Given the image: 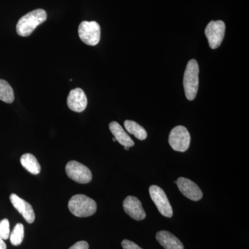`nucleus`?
I'll list each match as a JSON object with an SVG mask.
<instances>
[{
    "instance_id": "nucleus-17",
    "label": "nucleus",
    "mask_w": 249,
    "mask_h": 249,
    "mask_svg": "<svg viewBox=\"0 0 249 249\" xmlns=\"http://www.w3.org/2000/svg\"><path fill=\"white\" fill-rule=\"evenodd\" d=\"M15 99L14 91L7 81L0 79V101L12 103Z\"/></svg>"
},
{
    "instance_id": "nucleus-21",
    "label": "nucleus",
    "mask_w": 249,
    "mask_h": 249,
    "mask_svg": "<svg viewBox=\"0 0 249 249\" xmlns=\"http://www.w3.org/2000/svg\"><path fill=\"white\" fill-rule=\"evenodd\" d=\"M69 249H89V244L85 241H80L71 246Z\"/></svg>"
},
{
    "instance_id": "nucleus-13",
    "label": "nucleus",
    "mask_w": 249,
    "mask_h": 249,
    "mask_svg": "<svg viewBox=\"0 0 249 249\" xmlns=\"http://www.w3.org/2000/svg\"><path fill=\"white\" fill-rule=\"evenodd\" d=\"M156 238L165 249H184L182 242L169 231H160L157 232Z\"/></svg>"
},
{
    "instance_id": "nucleus-18",
    "label": "nucleus",
    "mask_w": 249,
    "mask_h": 249,
    "mask_svg": "<svg viewBox=\"0 0 249 249\" xmlns=\"http://www.w3.org/2000/svg\"><path fill=\"white\" fill-rule=\"evenodd\" d=\"M24 237V225L21 223H18L15 226L14 230L10 234V240L14 246H19L22 244Z\"/></svg>"
},
{
    "instance_id": "nucleus-24",
    "label": "nucleus",
    "mask_w": 249,
    "mask_h": 249,
    "mask_svg": "<svg viewBox=\"0 0 249 249\" xmlns=\"http://www.w3.org/2000/svg\"><path fill=\"white\" fill-rule=\"evenodd\" d=\"M112 141H113V142H116V139L115 138H113V139H112Z\"/></svg>"
},
{
    "instance_id": "nucleus-16",
    "label": "nucleus",
    "mask_w": 249,
    "mask_h": 249,
    "mask_svg": "<svg viewBox=\"0 0 249 249\" xmlns=\"http://www.w3.org/2000/svg\"><path fill=\"white\" fill-rule=\"evenodd\" d=\"M124 128L129 134H133L139 140H145L147 138L146 130L142 125L133 121L126 120L124 122Z\"/></svg>"
},
{
    "instance_id": "nucleus-19",
    "label": "nucleus",
    "mask_w": 249,
    "mask_h": 249,
    "mask_svg": "<svg viewBox=\"0 0 249 249\" xmlns=\"http://www.w3.org/2000/svg\"><path fill=\"white\" fill-rule=\"evenodd\" d=\"M10 224L8 219L0 221V237L3 240H8L10 237Z\"/></svg>"
},
{
    "instance_id": "nucleus-8",
    "label": "nucleus",
    "mask_w": 249,
    "mask_h": 249,
    "mask_svg": "<svg viewBox=\"0 0 249 249\" xmlns=\"http://www.w3.org/2000/svg\"><path fill=\"white\" fill-rule=\"evenodd\" d=\"M225 24L222 20L209 22L205 29V35L207 37L211 49H217L221 45L225 36Z\"/></svg>"
},
{
    "instance_id": "nucleus-3",
    "label": "nucleus",
    "mask_w": 249,
    "mask_h": 249,
    "mask_svg": "<svg viewBox=\"0 0 249 249\" xmlns=\"http://www.w3.org/2000/svg\"><path fill=\"white\" fill-rule=\"evenodd\" d=\"M199 68L196 60H189L183 76V87L187 99L193 101L196 98L199 88Z\"/></svg>"
},
{
    "instance_id": "nucleus-14",
    "label": "nucleus",
    "mask_w": 249,
    "mask_h": 249,
    "mask_svg": "<svg viewBox=\"0 0 249 249\" xmlns=\"http://www.w3.org/2000/svg\"><path fill=\"white\" fill-rule=\"evenodd\" d=\"M109 129L111 133L114 136L116 142H119L121 145L124 147H131L134 146V142L129 134L124 131V129L121 127L120 124H118L116 121H112L109 124Z\"/></svg>"
},
{
    "instance_id": "nucleus-11",
    "label": "nucleus",
    "mask_w": 249,
    "mask_h": 249,
    "mask_svg": "<svg viewBox=\"0 0 249 249\" xmlns=\"http://www.w3.org/2000/svg\"><path fill=\"white\" fill-rule=\"evenodd\" d=\"M67 106L76 112L84 111L88 106V98L84 91L80 88L71 90L67 97Z\"/></svg>"
},
{
    "instance_id": "nucleus-2",
    "label": "nucleus",
    "mask_w": 249,
    "mask_h": 249,
    "mask_svg": "<svg viewBox=\"0 0 249 249\" xmlns=\"http://www.w3.org/2000/svg\"><path fill=\"white\" fill-rule=\"evenodd\" d=\"M68 208L70 212L76 217H88L96 212L97 204L89 196L85 195H76L69 201Z\"/></svg>"
},
{
    "instance_id": "nucleus-20",
    "label": "nucleus",
    "mask_w": 249,
    "mask_h": 249,
    "mask_svg": "<svg viewBox=\"0 0 249 249\" xmlns=\"http://www.w3.org/2000/svg\"><path fill=\"white\" fill-rule=\"evenodd\" d=\"M124 249H142L137 244L128 240H124L121 243Z\"/></svg>"
},
{
    "instance_id": "nucleus-12",
    "label": "nucleus",
    "mask_w": 249,
    "mask_h": 249,
    "mask_svg": "<svg viewBox=\"0 0 249 249\" xmlns=\"http://www.w3.org/2000/svg\"><path fill=\"white\" fill-rule=\"evenodd\" d=\"M10 200L15 209L22 214L24 219L29 224H32L36 219L35 213L31 205L27 201L24 200L17 195L13 194L10 196Z\"/></svg>"
},
{
    "instance_id": "nucleus-6",
    "label": "nucleus",
    "mask_w": 249,
    "mask_h": 249,
    "mask_svg": "<svg viewBox=\"0 0 249 249\" xmlns=\"http://www.w3.org/2000/svg\"><path fill=\"white\" fill-rule=\"evenodd\" d=\"M68 178L77 183H88L92 179V174L91 170L76 160L68 162L65 168Z\"/></svg>"
},
{
    "instance_id": "nucleus-15",
    "label": "nucleus",
    "mask_w": 249,
    "mask_h": 249,
    "mask_svg": "<svg viewBox=\"0 0 249 249\" xmlns=\"http://www.w3.org/2000/svg\"><path fill=\"white\" fill-rule=\"evenodd\" d=\"M20 163L23 168H25L28 172L32 174V175H38L41 171V166L39 163L38 160L35 156L32 154H24L21 157Z\"/></svg>"
},
{
    "instance_id": "nucleus-5",
    "label": "nucleus",
    "mask_w": 249,
    "mask_h": 249,
    "mask_svg": "<svg viewBox=\"0 0 249 249\" xmlns=\"http://www.w3.org/2000/svg\"><path fill=\"white\" fill-rule=\"evenodd\" d=\"M168 142L175 151L186 152L191 144V135L186 127L178 125L172 129Z\"/></svg>"
},
{
    "instance_id": "nucleus-7",
    "label": "nucleus",
    "mask_w": 249,
    "mask_h": 249,
    "mask_svg": "<svg viewBox=\"0 0 249 249\" xmlns=\"http://www.w3.org/2000/svg\"><path fill=\"white\" fill-rule=\"evenodd\" d=\"M149 193L152 201L155 203L160 213L166 217H173V208L163 190L158 186L153 185L149 188Z\"/></svg>"
},
{
    "instance_id": "nucleus-22",
    "label": "nucleus",
    "mask_w": 249,
    "mask_h": 249,
    "mask_svg": "<svg viewBox=\"0 0 249 249\" xmlns=\"http://www.w3.org/2000/svg\"><path fill=\"white\" fill-rule=\"evenodd\" d=\"M0 249H6V244L1 237H0Z\"/></svg>"
},
{
    "instance_id": "nucleus-10",
    "label": "nucleus",
    "mask_w": 249,
    "mask_h": 249,
    "mask_svg": "<svg viewBox=\"0 0 249 249\" xmlns=\"http://www.w3.org/2000/svg\"><path fill=\"white\" fill-rule=\"evenodd\" d=\"M123 206L124 212L135 220H143L146 217L142 202L136 196H127L124 199Z\"/></svg>"
},
{
    "instance_id": "nucleus-23",
    "label": "nucleus",
    "mask_w": 249,
    "mask_h": 249,
    "mask_svg": "<svg viewBox=\"0 0 249 249\" xmlns=\"http://www.w3.org/2000/svg\"><path fill=\"white\" fill-rule=\"evenodd\" d=\"M124 147V149H125L126 150H129V147Z\"/></svg>"
},
{
    "instance_id": "nucleus-1",
    "label": "nucleus",
    "mask_w": 249,
    "mask_h": 249,
    "mask_svg": "<svg viewBox=\"0 0 249 249\" xmlns=\"http://www.w3.org/2000/svg\"><path fill=\"white\" fill-rule=\"evenodd\" d=\"M47 14L45 10L36 9L25 16H22L18 20L16 30L18 35L27 37L42 23L47 20Z\"/></svg>"
},
{
    "instance_id": "nucleus-4",
    "label": "nucleus",
    "mask_w": 249,
    "mask_h": 249,
    "mask_svg": "<svg viewBox=\"0 0 249 249\" xmlns=\"http://www.w3.org/2000/svg\"><path fill=\"white\" fill-rule=\"evenodd\" d=\"M78 36L80 40L86 45H98L101 40V27L95 21H83L78 27Z\"/></svg>"
},
{
    "instance_id": "nucleus-9",
    "label": "nucleus",
    "mask_w": 249,
    "mask_h": 249,
    "mask_svg": "<svg viewBox=\"0 0 249 249\" xmlns=\"http://www.w3.org/2000/svg\"><path fill=\"white\" fill-rule=\"evenodd\" d=\"M178 190L183 196L192 201H197L203 197L202 191L196 183L184 178H179L176 181Z\"/></svg>"
}]
</instances>
